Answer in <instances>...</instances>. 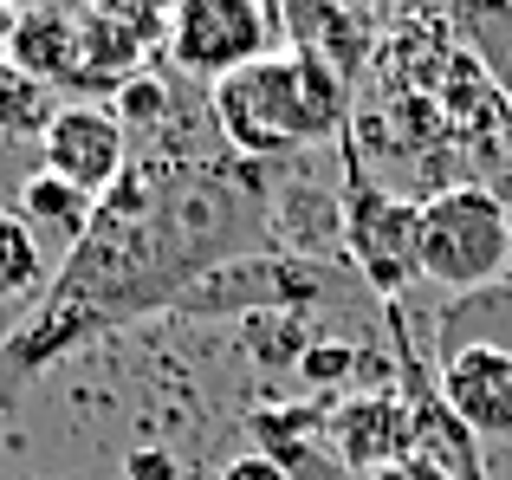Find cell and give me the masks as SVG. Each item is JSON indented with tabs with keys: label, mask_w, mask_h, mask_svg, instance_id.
Returning a JSON list of instances; mask_svg holds the SVG:
<instances>
[{
	"label": "cell",
	"mask_w": 512,
	"mask_h": 480,
	"mask_svg": "<svg viewBox=\"0 0 512 480\" xmlns=\"http://www.w3.org/2000/svg\"><path fill=\"white\" fill-rule=\"evenodd\" d=\"M266 253V182L240 150H182L175 124L163 143L130 156L117 189L98 202L85 240L52 273L39 312L13 331L0 364L13 377H39L65 351L104 338L150 312H175L188 286L227 260Z\"/></svg>",
	"instance_id": "6da1fadb"
},
{
	"label": "cell",
	"mask_w": 512,
	"mask_h": 480,
	"mask_svg": "<svg viewBox=\"0 0 512 480\" xmlns=\"http://www.w3.org/2000/svg\"><path fill=\"white\" fill-rule=\"evenodd\" d=\"M208 117L227 150L266 163L344 124V78L312 52H266L208 91Z\"/></svg>",
	"instance_id": "7a4b0ae2"
},
{
	"label": "cell",
	"mask_w": 512,
	"mask_h": 480,
	"mask_svg": "<svg viewBox=\"0 0 512 480\" xmlns=\"http://www.w3.org/2000/svg\"><path fill=\"white\" fill-rule=\"evenodd\" d=\"M512 266V221L506 202L480 182H448L422 202V279L448 286L454 299L500 286Z\"/></svg>",
	"instance_id": "3957f363"
},
{
	"label": "cell",
	"mask_w": 512,
	"mask_h": 480,
	"mask_svg": "<svg viewBox=\"0 0 512 480\" xmlns=\"http://www.w3.org/2000/svg\"><path fill=\"white\" fill-rule=\"evenodd\" d=\"M266 39H273L266 0H175L169 7V59L208 91L240 65L266 59Z\"/></svg>",
	"instance_id": "277c9868"
},
{
	"label": "cell",
	"mask_w": 512,
	"mask_h": 480,
	"mask_svg": "<svg viewBox=\"0 0 512 480\" xmlns=\"http://www.w3.org/2000/svg\"><path fill=\"white\" fill-rule=\"evenodd\" d=\"M325 292V266L292 260V253H247V260L214 266L201 286L182 292L175 312L182 318H253V312H305V305Z\"/></svg>",
	"instance_id": "5b68a950"
},
{
	"label": "cell",
	"mask_w": 512,
	"mask_h": 480,
	"mask_svg": "<svg viewBox=\"0 0 512 480\" xmlns=\"http://www.w3.org/2000/svg\"><path fill=\"white\" fill-rule=\"evenodd\" d=\"M344 234H350V253H357L363 279L383 299H396L422 273V208L383 195L363 169H350V182H344Z\"/></svg>",
	"instance_id": "8992f818"
},
{
	"label": "cell",
	"mask_w": 512,
	"mask_h": 480,
	"mask_svg": "<svg viewBox=\"0 0 512 480\" xmlns=\"http://www.w3.org/2000/svg\"><path fill=\"white\" fill-rule=\"evenodd\" d=\"M39 143H46V169L65 182H78L85 195H111L117 176L130 169V130L124 117L111 111V104H59V111H46V130H39Z\"/></svg>",
	"instance_id": "52a82bcc"
},
{
	"label": "cell",
	"mask_w": 512,
	"mask_h": 480,
	"mask_svg": "<svg viewBox=\"0 0 512 480\" xmlns=\"http://www.w3.org/2000/svg\"><path fill=\"white\" fill-rule=\"evenodd\" d=\"M325 448L344 461L357 480L396 468V461L415 455V416H409V396L402 390H363L344 396L338 409L325 416Z\"/></svg>",
	"instance_id": "ba28073f"
},
{
	"label": "cell",
	"mask_w": 512,
	"mask_h": 480,
	"mask_svg": "<svg viewBox=\"0 0 512 480\" xmlns=\"http://www.w3.org/2000/svg\"><path fill=\"white\" fill-rule=\"evenodd\" d=\"M435 383L474 442H512V351H487V344L448 351Z\"/></svg>",
	"instance_id": "9c48e42d"
},
{
	"label": "cell",
	"mask_w": 512,
	"mask_h": 480,
	"mask_svg": "<svg viewBox=\"0 0 512 480\" xmlns=\"http://www.w3.org/2000/svg\"><path fill=\"white\" fill-rule=\"evenodd\" d=\"M253 435H260V455H273L286 480H357L338 455L325 448V429L312 422L305 403H273L253 416Z\"/></svg>",
	"instance_id": "30bf717a"
},
{
	"label": "cell",
	"mask_w": 512,
	"mask_h": 480,
	"mask_svg": "<svg viewBox=\"0 0 512 480\" xmlns=\"http://www.w3.org/2000/svg\"><path fill=\"white\" fill-rule=\"evenodd\" d=\"M26 215V228L33 234H59L65 240V253L85 240L91 228V215H98V195H85L78 182H65V176H52V169H39V176H26L20 182V202H13Z\"/></svg>",
	"instance_id": "8fae6325"
},
{
	"label": "cell",
	"mask_w": 512,
	"mask_h": 480,
	"mask_svg": "<svg viewBox=\"0 0 512 480\" xmlns=\"http://www.w3.org/2000/svg\"><path fill=\"white\" fill-rule=\"evenodd\" d=\"M454 13H461V33L474 39L480 65H487V85L512 111V0H454Z\"/></svg>",
	"instance_id": "7c38bea8"
},
{
	"label": "cell",
	"mask_w": 512,
	"mask_h": 480,
	"mask_svg": "<svg viewBox=\"0 0 512 480\" xmlns=\"http://www.w3.org/2000/svg\"><path fill=\"white\" fill-rule=\"evenodd\" d=\"M46 286V240L26 228L20 208H0V299H26Z\"/></svg>",
	"instance_id": "4fadbf2b"
},
{
	"label": "cell",
	"mask_w": 512,
	"mask_h": 480,
	"mask_svg": "<svg viewBox=\"0 0 512 480\" xmlns=\"http://www.w3.org/2000/svg\"><path fill=\"white\" fill-rule=\"evenodd\" d=\"M240 338H247V351L260 364H292V370L312 351V331L299 325V312H253V318H240Z\"/></svg>",
	"instance_id": "5bb4252c"
},
{
	"label": "cell",
	"mask_w": 512,
	"mask_h": 480,
	"mask_svg": "<svg viewBox=\"0 0 512 480\" xmlns=\"http://www.w3.org/2000/svg\"><path fill=\"white\" fill-rule=\"evenodd\" d=\"M363 370V351L344 338H312V351L299 357V383H312V390H338Z\"/></svg>",
	"instance_id": "9a60e30c"
},
{
	"label": "cell",
	"mask_w": 512,
	"mask_h": 480,
	"mask_svg": "<svg viewBox=\"0 0 512 480\" xmlns=\"http://www.w3.org/2000/svg\"><path fill=\"white\" fill-rule=\"evenodd\" d=\"M117 117H124V130H150L156 117H169V91L156 85V78H137V85H124V98H117Z\"/></svg>",
	"instance_id": "2e32d148"
},
{
	"label": "cell",
	"mask_w": 512,
	"mask_h": 480,
	"mask_svg": "<svg viewBox=\"0 0 512 480\" xmlns=\"http://www.w3.org/2000/svg\"><path fill=\"white\" fill-rule=\"evenodd\" d=\"M221 480H286V468H279L273 455H260V448H253V455H234V461H227Z\"/></svg>",
	"instance_id": "e0dca14e"
},
{
	"label": "cell",
	"mask_w": 512,
	"mask_h": 480,
	"mask_svg": "<svg viewBox=\"0 0 512 480\" xmlns=\"http://www.w3.org/2000/svg\"><path fill=\"white\" fill-rule=\"evenodd\" d=\"M124 474H130V480H175V461L163 455V448H156V455L143 448V455H130V461H124Z\"/></svg>",
	"instance_id": "ac0fdd59"
},
{
	"label": "cell",
	"mask_w": 512,
	"mask_h": 480,
	"mask_svg": "<svg viewBox=\"0 0 512 480\" xmlns=\"http://www.w3.org/2000/svg\"><path fill=\"white\" fill-rule=\"evenodd\" d=\"M370 480H441V474L428 468V461H415V455H409V461H396V468H383V474H370Z\"/></svg>",
	"instance_id": "d6986e66"
},
{
	"label": "cell",
	"mask_w": 512,
	"mask_h": 480,
	"mask_svg": "<svg viewBox=\"0 0 512 480\" xmlns=\"http://www.w3.org/2000/svg\"><path fill=\"white\" fill-rule=\"evenodd\" d=\"M506 221H512V202H506Z\"/></svg>",
	"instance_id": "ffe728a7"
}]
</instances>
